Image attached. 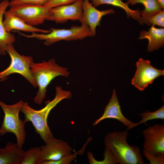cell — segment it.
I'll use <instances>...</instances> for the list:
<instances>
[{"label":"cell","mask_w":164,"mask_h":164,"mask_svg":"<svg viewBox=\"0 0 164 164\" xmlns=\"http://www.w3.org/2000/svg\"><path fill=\"white\" fill-rule=\"evenodd\" d=\"M55 96L51 101L48 102L43 108L36 110L31 108L26 101L24 102L21 111L25 116L24 121L30 122L36 132L40 136L45 144L52 141L55 138L48 125L47 120L51 111L59 103L65 99H69L72 96L69 91L63 89L58 86L55 87Z\"/></svg>","instance_id":"obj_1"},{"label":"cell","mask_w":164,"mask_h":164,"mask_svg":"<svg viewBox=\"0 0 164 164\" xmlns=\"http://www.w3.org/2000/svg\"><path fill=\"white\" fill-rule=\"evenodd\" d=\"M128 135L127 130L110 132L104 137L105 146L111 151L117 164H145L140 148L127 142Z\"/></svg>","instance_id":"obj_2"},{"label":"cell","mask_w":164,"mask_h":164,"mask_svg":"<svg viewBox=\"0 0 164 164\" xmlns=\"http://www.w3.org/2000/svg\"><path fill=\"white\" fill-rule=\"evenodd\" d=\"M30 70L38 87L34 99V102L38 105L43 103L46 97L47 88L54 78L59 76L67 77L70 74L67 68L56 63L54 58L39 63L34 62Z\"/></svg>","instance_id":"obj_3"},{"label":"cell","mask_w":164,"mask_h":164,"mask_svg":"<svg viewBox=\"0 0 164 164\" xmlns=\"http://www.w3.org/2000/svg\"><path fill=\"white\" fill-rule=\"evenodd\" d=\"M24 102L21 100L12 105L5 104L0 101V106L4 113V117L0 128V135L2 136L8 133H12L15 136L17 144L22 148L26 138L24 121L19 117V113Z\"/></svg>","instance_id":"obj_4"},{"label":"cell","mask_w":164,"mask_h":164,"mask_svg":"<svg viewBox=\"0 0 164 164\" xmlns=\"http://www.w3.org/2000/svg\"><path fill=\"white\" fill-rule=\"evenodd\" d=\"M50 30V32L47 33L32 32L29 35L20 32L19 33L25 37L44 41L45 45L47 46L60 41L81 40L92 36L88 26L84 24H81L80 26H73L68 29L51 28Z\"/></svg>","instance_id":"obj_5"},{"label":"cell","mask_w":164,"mask_h":164,"mask_svg":"<svg viewBox=\"0 0 164 164\" xmlns=\"http://www.w3.org/2000/svg\"><path fill=\"white\" fill-rule=\"evenodd\" d=\"M6 52L10 57L11 62L6 69L0 72V81H4L10 75L17 73L23 77L36 88L37 85L30 70L31 66L34 63L32 57L20 54L15 49L13 44L7 46Z\"/></svg>","instance_id":"obj_6"},{"label":"cell","mask_w":164,"mask_h":164,"mask_svg":"<svg viewBox=\"0 0 164 164\" xmlns=\"http://www.w3.org/2000/svg\"><path fill=\"white\" fill-rule=\"evenodd\" d=\"M51 8L44 5L23 4L10 7L9 10L26 23L34 26L46 20Z\"/></svg>","instance_id":"obj_7"},{"label":"cell","mask_w":164,"mask_h":164,"mask_svg":"<svg viewBox=\"0 0 164 164\" xmlns=\"http://www.w3.org/2000/svg\"><path fill=\"white\" fill-rule=\"evenodd\" d=\"M136 70L131 84L140 91H143L156 78L164 75V70L153 67L150 61L140 58L136 63Z\"/></svg>","instance_id":"obj_8"},{"label":"cell","mask_w":164,"mask_h":164,"mask_svg":"<svg viewBox=\"0 0 164 164\" xmlns=\"http://www.w3.org/2000/svg\"><path fill=\"white\" fill-rule=\"evenodd\" d=\"M143 150L151 154L164 156V125L157 124L143 130Z\"/></svg>","instance_id":"obj_9"},{"label":"cell","mask_w":164,"mask_h":164,"mask_svg":"<svg viewBox=\"0 0 164 164\" xmlns=\"http://www.w3.org/2000/svg\"><path fill=\"white\" fill-rule=\"evenodd\" d=\"M82 1L77 0L71 4L51 8L46 20L57 23H63L69 20L80 22L82 15Z\"/></svg>","instance_id":"obj_10"},{"label":"cell","mask_w":164,"mask_h":164,"mask_svg":"<svg viewBox=\"0 0 164 164\" xmlns=\"http://www.w3.org/2000/svg\"><path fill=\"white\" fill-rule=\"evenodd\" d=\"M40 148V164L58 161L72 154V148L66 142L54 138Z\"/></svg>","instance_id":"obj_11"},{"label":"cell","mask_w":164,"mask_h":164,"mask_svg":"<svg viewBox=\"0 0 164 164\" xmlns=\"http://www.w3.org/2000/svg\"><path fill=\"white\" fill-rule=\"evenodd\" d=\"M82 15L80 21L81 24L86 25L89 27L92 36L96 33V29L100 26L102 17L106 15L115 13L114 9L99 10L89 2V0H83Z\"/></svg>","instance_id":"obj_12"},{"label":"cell","mask_w":164,"mask_h":164,"mask_svg":"<svg viewBox=\"0 0 164 164\" xmlns=\"http://www.w3.org/2000/svg\"><path fill=\"white\" fill-rule=\"evenodd\" d=\"M108 118L115 119L121 123L127 128V130L131 129L137 126L135 123L126 118L123 114L114 89L111 97L105 108L102 115L93 123V126L97 125L102 121Z\"/></svg>","instance_id":"obj_13"},{"label":"cell","mask_w":164,"mask_h":164,"mask_svg":"<svg viewBox=\"0 0 164 164\" xmlns=\"http://www.w3.org/2000/svg\"><path fill=\"white\" fill-rule=\"evenodd\" d=\"M4 16L3 25L6 30L8 32L16 30L32 33H47L50 32V29H42L27 24L9 10L5 11Z\"/></svg>","instance_id":"obj_14"},{"label":"cell","mask_w":164,"mask_h":164,"mask_svg":"<svg viewBox=\"0 0 164 164\" xmlns=\"http://www.w3.org/2000/svg\"><path fill=\"white\" fill-rule=\"evenodd\" d=\"M25 151L17 143L8 142L0 152V164H21Z\"/></svg>","instance_id":"obj_15"},{"label":"cell","mask_w":164,"mask_h":164,"mask_svg":"<svg viewBox=\"0 0 164 164\" xmlns=\"http://www.w3.org/2000/svg\"><path fill=\"white\" fill-rule=\"evenodd\" d=\"M139 39H147L149 41L147 50L149 52L157 50L164 44V29L157 28L153 25L148 31H141Z\"/></svg>","instance_id":"obj_16"},{"label":"cell","mask_w":164,"mask_h":164,"mask_svg":"<svg viewBox=\"0 0 164 164\" xmlns=\"http://www.w3.org/2000/svg\"><path fill=\"white\" fill-rule=\"evenodd\" d=\"M128 4L134 5L138 3L142 4L144 9L140 11L141 21L142 24L149 26V21L151 18L162 9L157 0H126Z\"/></svg>","instance_id":"obj_17"},{"label":"cell","mask_w":164,"mask_h":164,"mask_svg":"<svg viewBox=\"0 0 164 164\" xmlns=\"http://www.w3.org/2000/svg\"><path fill=\"white\" fill-rule=\"evenodd\" d=\"M0 9V55H5L7 46L13 44L15 40V36L5 29L3 25V19L6 8L9 6V2L4 0L1 3Z\"/></svg>","instance_id":"obj_18"},{"label":"cell","mask_w":164,"mask_h":164,"mask_svg":"<svg viewBox=\"0 0 164 164\" xmlns=\"http://www.w3.org/2000/svg\"><path fill=\"white\" fill-rule=\"evenodd\" d=\"M92 4L95 6L101 5L108 4L118 7L122 9L126 12L128 18L130 17L142 24L141 21L140 11L138 10H133L130 8L127 3L122 0H90Z\"/></svg>","instance_id":"obj_19"},{"label":"cell","mask_w":164,"mask_h":164,"mask_svg":"<svg viewBox=\"0 0 164 164\" xmlns=\"http://www.w3.org/2000/svg\"><path fill=\"white\" fill-rule=\"evenodd\" d=\"M40 148L34 147L25 151L21 164H40Z\"/></svg>","instance_id":"obj_20"},{"label":"cell","mask_w":164,"mask_h":164,"mask_svg":"<svg viewBox=\"0 0 164 164\" xmlns=\"http://www.w3.org/2000/svg\"><path fill=\"white\" fill-rule=\"evenodd\" d=\"M138 115L141 117V120L137 123V125L142 123L145 124L148 121L154 119H164V105H163L157 110L150 112L145 111L139 114Z\"/></svg>","instance_id":"obj_21"},{"label":"cell","mask_w":164,"mask_h":164,"mask_svg":"<svg viewBox=\"0 0 164 164\" xmlns=\"http://www.w3.org/2000/svg\"><path fill=\"white\" fill-rule=\"evenodd\" d=\"M104 159L101 161L96 160L94 159L92 153L87 152V156L90 164H117L112 154L109 149L105 147L104 153Z\"/></svg>","instance_id":"obj_22"},{"label":"cell","mask_w":164,"mask_h":164,"mask_svg":"<svg viewBox=\"0 0 164 164\" xmlns=\"http://www.w3.org/2000/svg\"><path fill=\"white\" fill-rule=\"evenodd\" d=\"M91 138L89 139L83 146L82 148L80 150L77 151L73 154H71L69 155L65 156L61 159L56 161H50L46 162L43 164H69L75 159L78 155L82 154L85 151L86 146L88 143L90 141Z\"/></svg>","instance_id":"obj_23"},{"label":"cell","mask_w":164,"mask_h":164,"mask_svg":"<svg viewBox=\"0 0 164 164\" xmlns=\"http://www.w3.org/2000/svg\"><path fill=\"white\" fill-rule=\"evenodd\" d=\"M50 0H11L9 6L11 7L20 4H28L37 5H44Z\"/></svg>","instance_id":"obj_24"},{"label":"cell","mask_w":164,"mask_h":164,"mask_svg":"<svg viewBox=\"0 0 164 164\" xmlns=\"http://www.w3.org/2000/svg\"><path fill=\"white\" fill-rule=\"evenodd\" d=\"M142 154L150 164H164V156L153 155L143 150Z\"/></svg>","instance_id":"obj_25"},{"label":"cell","mask_w":164,"mask_h":164,"mask_svg":"<svg viewBox=\"0 0 164 164\" xmlns=\"http://www.w3.org/2000/svg\"><path fill=\"white\" fill-rule=\"evenodd\" d=\"M151 25L157 26L163 28L164 27V11H162L152 16L149 21Z\"/></svg>","instance_id":"obj_26"},{"label":"cell","mask_w":164,"mask_h":164,"mask_svg":"<svg viewBox=\"0 0 164 164\" xmlns=\"http://www.w3.org/2000/svg\"><path fill=\"white\" fill-rule=\"evenodd\" d=\"M77 0H50L44 6L52 8L73 3Z\"/></svg>","instance_id":"obj_27"},{"label":"cell","mask_w":164,"mask_h":164,"mask_svg":"<svg viewBox=\"0 0 164 164\" xmlns=\"http://www.w3.org/2000/svg\"><path fill=\"white\" fill-rule=\"evenodd\" d=\"M158 3L162 10L164 9V0H157Z\"/></svg>","instance_id":"obj_28"},{"label":"cell","mask_w":164,"mask_h":164,"mask_svg":"<svg viewBox=\"0 0 164 164\" xmlns=\"http://www.w3.org/2000/svg\"><path fill=\"white\" fill-rule=\"evenodd\" d=\"M3 149V148H0V152H1V151H2Z\"/></svg>","instance_id":"obj_29"},{"label":"cell","mask_w":164,"mask_h":164,"mask_svg":"<svg viewBox=\"0 0 164 164\" xmlns=\"http://www.w3.org/2000/svg\"><path fill=\"white\" fill-rule=\"evenodd\" d=\"M1 3H0V9L1 8Z\"/></svg>","instance_id":"obj_30"},{"label":"cell","mask_w":164,"mask_h":164,"mask_svg":"<svg viewBox=\"0 0 164 164\" xmlns=\"http://www.w3.org/2000/svg\"></svg>","instance_id":"obj_31"}]
</instances>
